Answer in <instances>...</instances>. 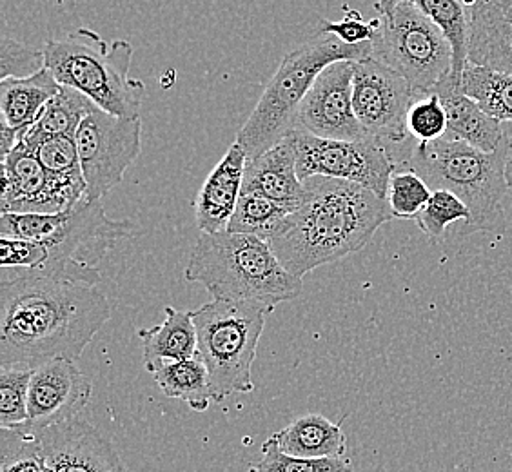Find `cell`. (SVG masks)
I'll return each mask as SVG.
<instances>
[{
    "label": "cell",
    "instance_id": "1",
    "mask_svg": "<svg viewBox=\"0 0 512 472\" xmlns=\"http://www.w3.org/2000/svg\"><path fill=\"white\" fill-rule=\"evenodd\" d=\"M111 318L95 287L15 275L0 286V364L37 369L53 360L77 362Z\"/></svg>",
    "mask_w": 512,
    "mask_h": 472
},
{
    "label": "cell",
    "instance_id": "2",
    "mask_svg": "<svg viewBox=\"0 0 512 472\" xmlns=\"http://www.w3.org/2000/svg\"><path fill=\"white\" fill-rule=\"evenodd\" d=\"M393 218L387 200L367 187L311 177L304 182L300 206L269 244L291 275L304 278L320 266L364 249Z\"/></svg>",
    "mask_w": 512,
    "mask_h": 472
},
{
    "label": "cell",
    "instance_id": "3",
    "mask_svg": "<svg viewBox=\"0 0 512 472\" xmlns=\"http://www.w3.org/2000/svg\"><path fill=\"white\" fill-rule=\"evenodd\" d=\"M0 235L19 236L42 247L37 276L95 287L99 264L119 240L133 236L129 220H113L102 202L84 200L53 215L2 213Z\"/></svg>",
    "mask_w": 512,
    "mask_h": 472
},
{
    "label": "cell",
    "instance_id": "4",
    "mask_svg": "<svg viewBox=\"0 0 512 472\" xmlns=\"http://www.w3.org/2000/svg\"><path fill=\"white\" fill-rule=\"evenodd\" d=\"M184 276L206 287L213 300L251 302L271 311L295 300L304 289V278L282 266L269 242L231 231L202 233Z\"/></svg>",
    "mask_w": 512,
    "mask_h": 472
},
{
    "label": "cell",
    "instance_id": "5",
    "mask_svg": "<svg viewBox=\"0 0 512 472\" xmlns=\"http://www.w3.org/2000/svg\"><path fill=\"white\" fill-rule=\"evenodd\" d=\"M373 57V42L349 46L335 35H316L306 44L289 51L269 80L246 124L238 131L237 142L247 158L258 157L289 137L296 129L298 109L313 88L316 77L340 60Z\"/></svg>",
    "mask_w": 512,
    "mask_h": 472
},
{
    "label": "cell",
    "instance_id": "6",
    "mask_svg": "<svg viewBox=\"0 0 512 472\" xmlns=\"http://www.w3.org/2000/svg\"><path fill=\"white\" fill-rule=\"evenodd\" d=\"M505 157L507 142L496 153H483L465 142L440 138L418 142L407 164L433 191L447 189L469 207L471 220L456 231V236L463 238L473 233L500 235L505 231L502 202L509 189Z\"/></svg>",
    "mask_w": 512,
    "mask_h": 472
},
{
    "label": "cell",
    "instance_id": "7",
    "mask_svg": "<svg viewBox=\"0 0 512 472\" xmlns=\"http://www.w3.org/2000/svg\"><path fill=\"white\" fill-rule=\"evenodd\" d=\"M46 68L59 82L88 97L115 117L140 118L146 86L129 77L133 46L128 40L108 44L95 31L77 30L44 46Z\"/></svg>",
    "mask_w": 512,
    "mask_h": 472
},
{
    "label": "cell",
    "instance_id": "8",
    "mask_svg": "<svg viewBox=\"0 0 512 472\" xmlns=\"http://www.w3.org/2000/svg\"><path fill=\"white\" fill-rule=\"evenodd\" d=\"M191 313L197 327L198 356L209 371L213 402H222L231 394L251 393L255 389L251 369L256 347L271 309L240 300H211Z\"/></svg>",
    "mask_w": 512,
    "mask_h": 472
},
{
    "label": "cell",
    "instance_id": "9",
    "mask_svg": "<svg viewBox=\"0 0 512 472\" xmlns=\"http://www.w3.org/2000/svg\"><path fill=\"white\" fill-rule=\"evenodd\" d=\"M378 20L373 59L402 75L416 95H431L453 75L451 42L413 2L402 0Z\"/></svg>",
    "mask_w": 512,
    "mask_h": 472
},
{
    "label": "cell",
    "instance_id": "10",
    "mask_svg": "<svg viewBox=\"0 0 512 472\" xmlns=\"http://www.w3.org/2000/svg\"><path fill=\"white\" fill-rule=\"evenodd\" d=\"M289 140L296 153V169L302 182L325 177L367 187L380 198H387L394 162L376 138L329 140L295 129Z\"/></svg>",
    "mask_w": 512,
    "mask_h": 472
},
{
    "label": "cell",
    "instance_id": "11",
    "mask_svg": "<svg viewBox=\"0 0 512 472\" xmlns=\"http://www.w3.org/2000/svg\"><path fill=\"white\" fill-rule=\"evenodd\" d=\"M75 142L86 180V200L102 202L140 155L142 122L95 108L82 120Z\"/></svg>",
    "mask_w": 512,
    "mask_h": 472
},
{
    "label": "cell",
    "instance_id": "12",
    "mask_svg": "<svg viewBox=\"0 0 512 472\" xmlns=\"http://www.w3.org/2000/svg\"><path fill=\"white\" fill-rule=\"evenodd\" d=\"M414 97L411 84L380 60L369 57L355 62L353 108L369 137L404 142Z\"/></svg>",
    "mask_w": 512,
    "mask_h": 472
},
{
    "label": "cell",
    "instance_id": "13",
    "mask_svg": "<svg viewBox=\"0 0 512 472\" xmlns=\"http://www.w3.org/2000/svg\"><path fill=\"white\" fill-rule=\"evenodd\" d=\"M355 62L340 60L316 77L298 109L296 129L329 140H364L369 137L353 108Z\"/></svg>",
    "mask_w": 512,
    "mask_h": 472
},
{
    "label": "cell",
    "instance_id": "14",
    "mask_svg": "<svg viewBox=\"0 0 512 472\" xmlns=\"http://www.w3.org/2000/svg\"><path fill=\"white\" fill-rule=\"evenodd\" d=\"M37 436L48 472H128L119 451L84 420H68L46 429L22 423Z\"/></svg>",
    "mask_w": 512,
    "mask_h": 472
},
{
    "label": "cell",
    "instance_id": "15",
    "mask_svg": "<svg viewBox=\"0 0 512 472\" xmlns=\"http://www.w3.org/2000/svg\"><path fill=\"white\" fill-rule=\"evenodd\" d=\"M79 204L53 182L39 158L22 142L2 160V213L53 215Z\"/></svg>",
    "mask_w": 512,
    "mask_h": 472
},
{
    "label": "cell",
    "instance_id": "16",
    "mask_svg": "<svg viewBox=\"0 0 512 472\" xmlns=\"http://www.w3.org/2000/svg\"><path fill=\"white\" fill-rule=\"evenodd\" d=\"M93 385L71 360L40 365L31 376L28 422L35 429L75 420L89 404Z\"/></svg>",
    "mask_w": 512,
    "mask_h": 472
},
{
    "label": "cell",
    "instance_id": "17",
    "mask_svg": "<svg viewBox=\"0 0 512 472\" xmlns=\"http://www.w3.org/2000/svg\"><path fill=\"white\" fill-rule=\"evenodd\" d=\"M469 62L512 75V0H463Z\"/></svg>",
    "mask_w": 512,
    "mask_h": 472
},
{
    "label": "cell",
    "instance_id": "18",
    "mask_svg": "<svg viewBox=\"0 0 512 472\" xmlns=\"http://www.w3.org/2000/svg\"><path fill=\"white\" fill-rule=\"evenodd\" d=\"M247 153L235 142L209 173L195 200V220L202 233L227 231L244 191Z\"/></svg>",
    "mask_w": 512,
    "mask_h": 472
},
{
    "label": "cell",
    "instance_id": "19",
    "mask_svg": "<svg viewBox=\"0 0 512 472\" xmlns=\"http://www.w3.org/2000/svg\"><path fill=\"white\" fill-rule=\"evenodd\" d=\"M431 95H438L447 113L445 140L465 142L483 153H496L505 144L500 120L483 111L476 100L467 97L451 77L440 82Z\"/></svg>",
    "mask_w": 512,
    "mask_h": 472
},
{
    "label": "cell",
    "instance_id": "20",
    "mask_svg": "<svg viewBox=\"0 0 512 472\" xmlns=\"http://www.w3.org/2000/svg\"><path fill=\"white\" fill-rule=\"evenodd\" d=\"M244 193H258L284 206H300L304 182L298 177L296 153L289 137L258 157L247 158Z\"/></svg>",
    "mask_w": 512,
    "mask_h": 472
},
{
    "label": "cell",
    "instance_id": "21",
    "mask_svg": "<svg viewBox=\"0 0 512 472\" xmlns=\"http://www.w3.org/2000/svg\"><path fill=\"white\" fill-rule=\"evenodd\" d=\"M166 320L160 325L140 329L144 367L153 374L162 365L188 360L198 354L197 327L191 311L166 307Z\"/></svg>",
    "mask_w": 512,
    "mask_h": 472
},
{
    "label": "cell",
    "instance_id": "22",
    "mask_svg": "<svg viewBox=\"0 0 512 472\" xmlns=\"http://www.w3.org/2000/svg\"><path fill=\"white\" fill-rule=\"evenodd\" d=\"M60 84L48 68L26 79L0 82V117L2 124L26 135L39 120L44 108L57 93Z\"/></svg>",
    "mask_w": 512,
    "mask_h": 472
},
{
    "label": "cell",
    "instance_id": "23",
    "mask_svg": "<svg viewBox=\"0 0 512 472\" xmlns=\"http://www.w3.org/2000/svg\"><path fill=\"white\" fill-rule=\"evenodd\" d=\"M273 438L284 453L300 458H345L347 454L342 423L331 422L324 414H306Z\"/></svg>",
    "mask_w": 512,
    "mask_h": 472
},
{
    "label": "cell",
    "instance_id": "24",
    "mask_svg": "<svg viewBox=\"0 0 512 472\" xmlns=\"http://www.w3.org/2000/svg\"><path fill=\"white\" fill-rule=\"evenodd\" d=\"M20 142L39 158L40 164L57 186L62 187L77 202L86 200V180L80 168L75 138L26 133Z\"/></svg>",
    "mask_w": 512,
    "mask_h": 472
},
{
    "label": "cell",
    "instance_id": "25",
    "mask_svg": "<svg viewBox=\"0 0 512 472\" xmlns=\"http://www.w3.org/2000/svg\"><path fill=\"white\" fill-rule=\"evenodd\" d=\"M402 0H378L376 11L385 15L398 6ZM418 10L425 13L434 24L444 31L453 48V75L451 80L462 88L463 71L469 64V19L467 10L460 0H409Z\"/></svg>",
    "mask_w": 512,
    "mask_h": 472
},
{
    "label": "cell",
    "instance_id": "26",
    "mask_svg": "<svg viewBox=\"0 0 512 472\" xmlns=\"http://www.w3.org/2000/svg\"><path fill=\"white\" fill-rule=\"evenodd\" d=\"M160 391L188 404L195 413H206L213 402L209 371L200 356L162 365L153 373Z\"/></svg>",
    "mask_w": 512,
    "mask_h": 472
},
{
    "label": "cell",
    "instance_id": "27",
    "mask_svg": "<svg viewBox=\"0 0 512 472\" xmlns=\"http://www.w3.org/2000/svg\"><path fill=\"white\" fill-rule=\"evenodd\" d=\"M293 207L284 206L271 198L258 193H244L238 200L235 215L229 222L227 231L240 235L258 236L271 242L286 224L287 217L293 213Z\"/></svg>",
    "mask_w": 512,
    "mask_h": 472
},
{
    "label": "cell",
    "instance_id": "28",
    "mask_svg": "<svg viewBox=\"0 0 512 472\" xmlns=\"http://www.w3.org/2000/svg\"><path fill=\"white\" fill-rule=\"evenodd\" d=\"M462 91L502 124L512 122V75L469 62L463 71Z\"/></svg>",
    "mask_w": 512,
    "mask_h": 472
},
{
    "label": "cell",
    "instance_id": "29",
    "mask_svg": "<svg viewBox=\"0 0 512 472\" xmlns=\"http://www.w3.org/2000/svg\"><path fill=\"white\" fill-rule=\"evenodd\" d=\"M95 108L97 106L79 91L60 86L59 93L48 102L37 124L28 133L75 138L82 120Z\"/></svg>",
    "mask_w": 512,
    "mask_h": 472
},
{
    "label": "cell",
    "instance_id": "30",
    "mask_svg": "<svg viewBox=\"0 0 512 472\" xmlns=\"http://www.w3.org/2000/svg\"><path fill=\"white\" fill-rule=\"evenodd\" d=\"M31 367L2 365L0 367V427H17L28 422Z\"/></svg>",
    "mask_w": 512,
    "mask_h": 472
},
{
    "label": "cell",
    "instance_id": "31",
    "mask_svg": "<svg viewBox=\"0 0 512 472\" xmlns=\"http://www.w3.org/2000/svg\"><path fill=\"white\" fill-rule=\"evenodd\" d=\"M0 472H48L37 436L24 425L0 427Z\"/></svg>",
    "mask_w": 512,
    "mask_h": 472
},
{
    "label": "cell",
    "instance_id": "32",
    "mask_svg": "<svg viewBox=\"0 0 512 472\" xmlns=\"http://www.w3.org/2000/svg\"><path fill=\"white\" fill-rule=\"evenodd\" d=\"M433 197V189L424 178L413 169L394 171L389 189H387V204L398 220H416L425 204Z\"/></svg>",
    "mask_w": 512,
    "mask_h": 472
},
{
    "label": "cell",
    "instance_id": "33",
    "mask_svg": "<svg viewBox=\"0 0 512 472\" xmlns=\"http://www.w3.org/2000/svg\"><path fill=\"white\" fill-rule=\"evenodd\" d=\"M469 220L471 211L463 200L447 189H434L433 197L416 217V224L431 240L438 242L444 238L445 231L453 224H467Z\"/></svg>",
    "mask_w": 512,
    "mask_h": 472
},
{
    "label": "cell",
    "instance_id": "34",
    "mask_svg": "<svg viewBox=\"0 0 512 472\" xmlns=\"http://www.w3.org/2000/svg\"><path fill=\"white\" fill-rule=\"evenodd\" d=\"M262 458L253 465L251 472H351L347 458H300L287 454L278 447L271 436L262 445Z\"/></svg>",
    "mask_w": 512,
    "mask_h": 472
},
{
    "label": "cell",
    "instance_id": "35",
    "mask_svg": "<svg viewBox=\"0 0 512 472\" xmlns=\"http://www.w3.org/2000/svg\"><path fill=\"white\" fill-rule=\"evenodd\" d=\"M407 131L418 142H434L444 138L447 131V113L438 95H424L414 100L407 115Z\"/></svg>",
    "mask_w": 512,
    "mask_h": 472
},
{
    "label": "cell",
    "instance_id": "36",
    "mask_svg": "<svg viewBox=\"0 0 512 472\" xmlns=\"http://www.w3.org/2000/svg\"><path fill=\"white\" fill-rule=\"evenodd\" d=\"M46 68L44 50L31 48L19 40L2 39L0 46V82L8 79H26Z\"/></svg>",
    "mask_w": 512,
    "mask_h": 472
},
{
    "label": "cell",
    "instance_id": "37",
    "mask_svg": "<svg viewBox=\"0 0 512 472\" xmlns=\"http://www.w3.org/2000/svg\"><path fill=\"white\" fill-rule=\"evenodd\" d=\"M380 20H364L356 10L345 8L344 19L338 22L322 20L320 35H335L336 39L342 40L349 46H360L365 42H373L376 31H378Z\"/></svg>",
    "mask_w": 512,
    "mask_h": 472
},
{
    "label": "cell",
    "instance_id": "38",
    "mask_svg": "<svg viewBox=\"0 0 512 472\" xmlns=\"http://www.w3.org/2000/svg\"><path fill=\"white\" fill-rule=\"evenodd\" d=\"M503 131H505V142H507V157H505V180L507 186L512 189V122L503 124Z\"/></svg>",
    "mask_w": 512,
    "mask_h": 472
}]
</instances>
